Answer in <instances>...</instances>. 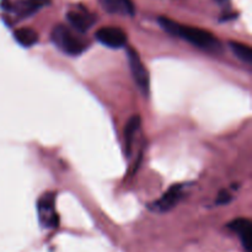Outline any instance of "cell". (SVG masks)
Segmentation results:
<instances>
[{
	"instance_id": "obj_1",
	"label": "cell",
	"mask_w": 252,
	"mask_h": 252,
	"mask_svg": "<svg viewBox=\"0 0 252 252\" xmlns=\"http://www.w3.org/2000/svg\"><path fill=\"white\" fill-rule=\"evenodd\" d=\"M159 24L167 33L181 37L182 39L193 44L194 47L202 49V51L209 52V53H220L223 49L220 41L213 33L206 31V30L180 25L167 17H160Z\"/></svg>"
},
{
	"instance_id": "obj_2",
	"label": "cell",
	"mask_w": 252,
	"mask_h": 252,
	"mask_svg": "<svg viewBox=\"0 0 252 252\" xmlns=\"http://www.w3.org/2000/svg\"><path fill=\"white\" fill-rule=\"evenodd\" d=\"M52 41L64 53L79 56L86 49V44L75 32L68 26L58 25L52 31Z\"/></svg>"
},
{
	"instance_id": "obj_3",
	"label": "cell",
	"mask_w": 252,
	"mask_h": 252,
	"mask_svg": "<svg viewBox=\"0 0 252 252\" xmlns=\"http://www.w3.org/2000/svg\"><path fill=\"white\" fill-rule=\"evenodd\" d=\"M39 223L46 229H54L59 224V217L56 211V198L53 193H44L37 203Z\"/></svg>"
},
{
	"instance_id": "obj_4",
	"label": "cell",
	"mask_w": 252,
	"mask_h": 252,
	"mask_svg": "<svg viewBox=\"0 0 252 252\" xmlns=\"http://www.w3.org/2000/svg\"><path fill=\"white\" fill-rule=\"evenodd\" d=\"M128 56V63H129V69L130 73H132L133 79L137 83L138 88L140 89L143 95L147 96L149 94V86H150V79H149V73H148L147 68L143 64L142 59H140L139 54L137 53V51L129 48L127 52Z\"/></svg>"
},
{
	"instance_id": "obj_5",
	"label": "cell",
	"mask_w": 252,
	"mask_h": 252,
	"mask_svg": "<svg viewBox=\"0 0 252 252\" xmlns=\"http://www.w3.org/2000/svg\"><path fill=\"white\" fill-rule=\"evenodd\" d=\"M95 37L101 44L108 47V48H122L127 43V36L120 27H102L96 31Z\"/></svg>"
},
{
	"instance_id": "obj_6",
	"label": "cell",
	"mask_w": 252,
	"mask_h": 252,
	"mask_svg": "<svg viewBox=\"0 0 252 252\" xmlns=\"http://www.w3.org/2000/svg\"><path fill=\"white\" fill-rule=\"evenodd\" d=\"M185 187L182 185H175V186L170 187L166 192H165L164 196L160 199H158L157 202H154L152 206L153 211L159 212V213H165V212H169L179 203L180 199L184 196Z\"/></svg>"
},
{
	"instance_id": "obj_7",
	"label": "cell",
	"mask_w": 252,
	"mask_h": 252,
	"mask_svg": "<svg viewBox=\"0 0 252 252\" xmlns=\"http://www.w3.org/2000/svg\"><path fill=\"white\" fill-rule=\"evenodd\" d=\"M229 228L239 236L241 241V245L244 246L245 251H251L252 243V224L249 219L239 218L229 223Z\"/></svg>"
},
{
	"instance_id": "obj_8",
	"label": "cell",
	"mask_w": 252,
	"mask_h": 252,
	"mask_svg": "<svg viewBox=\"0 0 252 252\" xmlns=\"http://www.w3.org/2000/svg\"><path fill=\"white\" fill-rule=\"evenodd\" d=\"M49 2L51 0H17L7 9L12 10L20 17H29L48 5Z\"/></svg>"
},
{
	"instance_id": "obj_9",
	"label": "cell",
	"mask_w": 252,
	"mask_h": 252,
	"mask_svg": "<svg viewBox=\"0 0 252 252\" xmlns=\"http://www.w3.org/2000/svg\"><path fill=\"white\" fill-rule=\"evenodd\" d=\"M66 19H68L71 27L80 33L88 32L95 22L93 15L86 11H69L66 14Z\"/></svg>"
},
{
	"instance_id": "obj_10",
	"label": "cell",
	"mask_w": 252,
	"mask_h": 252,
	"mask_svg": "<svg viewBox=\"0 0 252 252\" xmlns=\"http://www.w3.org/2000/svg\"><path fill=\"white\" fill-rule=\"evenodd\" d=\"M103 9L111 14L122 15V16H133L135 12L134 4L132 0H100Z\"/></svg>"
},
{
	"instance_id": "obj_11",
	"label": "cell",
	"mask_w": 252,
	"mask_h": 252,
	"mask_svg": "<svg viewBox=\"0 0 252 252\" xmlns=\"http://www.w3.org/2000/svg\"><path fill=\"white\" fill-rule=\"evenodd\" d=\"M14 37L17 41V43L24 47H31L38 41V34H37V32L30 29V27H22V29L16 30L14 33Z\"/></svg>"
},
{
	"instance_id": "obj_12",
	"label": "cell",
	"mask_w": 252,
	"mask_h": 252,
	"mask_svg": "<svg viewBox=\"0 0 252 252\" xmlns=\"http://www.w3.org/2000/svg\"><path fill=\"white\" fill-rule=\"evenodd\" d=\"M140 127V117L139 116H132L130 120L128 121L127 126L125 128V144L126 149H127V154L130 153V147H132V143L134 140L135 133L138 132Z\"/></svg>"
},
{
	"instance_id": "obj_13",
	"label": "cell",
	"mask_w": 252,
	"mask_h": 252,
	"mask_svg": "<svg viewBox=\"0 0 252 252\" xmlns=\"http://www.w3.org/2000/svg\"><path fill=\"white\" fill-rule=\"evenodd\" d=\"M229 47L240 61L245 62L248 64L252 63V49L250 48V46L245 43H240V42H229Z\"/></svg>"
}]
</instances>
